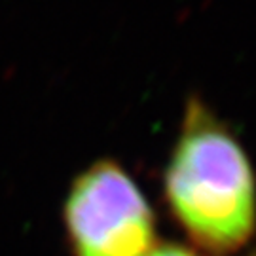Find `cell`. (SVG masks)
I'll return each mask as SVG.
<instances>
[{
    "mask_svg": "<svg viewBox=\"0 0 256 256\" xmlns=\"http://www.w3.org/2000/svg\"><path fill=\"white\" fill-rule=\"evenodd\" d=\"M254 256H256V254H254Z\"/></svg>",
    "mask_w": 256,
    "mask_h": 256,
    "instance_id": "cell-4",
    "label": "cell"
},
{
    "mask_svg": "<svg viewBox=\"0 0 256 256\" xmlns=\"http://www.w3.org/2000/svg\"><path fill=\"white\" fill-rule=\"evenodd\" d=\"M63 220L72 256H148L154 248V212L112 160H99L74 178Z\"/></svg>",
    "mask_w": 256,
    "mask_h": 256,
    "instance_id": "cell-2",
    "label": "cell"
},
{
    "mask_svg": "<svg viewBox=\"0 0 256 256\" xmlns=\"http://www.w3.org/2000/svg\"><path fill=\"white\" fill-rule=\"evenodd\" d=\"M165 198L194 243L216 256L245 245L256 226V180L230 128L190 97L165 169Z\"/></svg>",
    "mask_w": 256,
    "mask_h": 256,
    "instance_id": "cell-1",
    "label": "cell"
},
{
    "mask_svg": "<svg viewBox=\"0 0 256 256\" xmlns=\"http://www.w3.org/2000/svg\"><path fill=\"white\" fill-rule=\"evenodd\" d=\"M148 256H198V254L194 250H190V248L169 243V245H162V247L152 248Z\"/></svg>",
    "mask_w": 256,
    "mask_h": 256,
    "instance_id": "cell-3",
    "label": "cell"
}]
</instances>
